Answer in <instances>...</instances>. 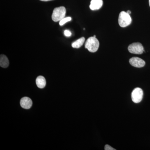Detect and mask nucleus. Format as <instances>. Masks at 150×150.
<instances>
[{
    "label": "nucleus",
    "instance_id": "f8f14e48",
    "mask_svg": "<svg viewBox=\"0 0 150 150\" xmlns=\"http://www.w3.org/2000/svg\"><path fill=\"white\" fill-rule=\"evenodd\" d=\"M71 18L70 17L64 18L62 19V20L60 21V22H59V25L62 26V25H64V24L67 23L68 22L71 21Z\"/></svg>",
    "mask_w": 150,
    "mask_h": 150
},
{
    "label": "nucleus",
    "instance_id": "f257e3e1",
    "mask_svg": "<svg viewBox=\"0 0 150 150\" xmlns=\"http://www.w3.org/2000/svg\"><path fill=\"white\" fill-rule=\"evenodd\" d=\"M85 48L92 53L96 52L99 47V42L96 37H91L86 41Z\"/></svg>",
    "mask_w": 150,
    "mask_h": 150
},
{
    "label": "nucleus",
    "instance_id": "6e6552de",
    "mask_svg": "<svg viewBox=\"0 0 150 150\" xmlns=\"http://www.w3.org/2000/svg\"><path fill=\"white\" fill-rule=\"evenodd\" d=\"M103 4V0H91L90 5V8L91 10H97L101 8Z\"/></svg>",
    "mask_w": 150,
    "mask_h": 150
},
{
    "label": "nucleus",
    "instance_id": "0eeeda50",
    "mask_svg": "<svg viewBox=\"0 0 150 150\" xmlns=\"http://www.w3.org/2000/svg\"><path fill=\"white\" fill-rule=\"evenodd\" d=\"M32 100L30 98L27 97H24L22 98L21 100V106L24 109H30L32 106Z\"/></svg>",
    "mask_w": 150,
    "mask_h": 150
},
{
    "label": "nucleus",
    "instance_id": "4468645a",
    "mask_svg": "<svg viewBox=\"0 0 150 150\" xmlns=\"http://www.w3.org/2000/svg\"><path fill=\"white\" fill-rule=\"evenodd\" d=\"M105 150H115V149L112 148V147L108 145H106L105 146Z\"/></svg>",
    "mask_w": 150,
    "mask_h": 150
},
{
    "label": "nucleus",
    "instance_id": "20e7f679",
    "mask_svg": "<svg viewBox=\"0 0 150 150\" xmlns=\"http://www.w3.org/2000/svg\"><path fill=\"white\" fill-rule=\"evenodd\" d=\"M128 50L131 54H141L144 51V47L140 43H134L130 44L128 47Z\"/></svg>",
    "mask_w": 150,
    "mask_h": 150
},
{
    "label": "nucleus",
    "instance_id": "f03ea898",
    "mask_svg": "<svg viewBox=\"0 0 150 150\" xmlns=\"http://www.w3.org/2000/svg\"><path fill=\"white\" fill-rule=\"evenodd\" d=\"M66 13V9L64 6L56 8L53 11L52 19L54 22H58L62 20L65 18Z\"/></svg>",
    "mask_w": 150,
    "mask_h": 150
},
{
    "label": "nucleus",
    "instance_id": "9d476101",
    "mask_svg": "<svg viewBox=\"0 0 150 150\" xmlns=\"http://www.w3.org/2000/svg\"><path fill=\"white\" fill-rule=\"evenodd\" d=\"M9 64V62L7 56L1 54L0 56V66L4 68H7Z\"/></svg>",
    "mask_w": 150,
    "mask_h": 150
},
{
    "label": "nucleus",
    "instance_id": "dca6fc26",
    "mask_svg": "<svg viewBox=\"0 0 150 150\" xmlns=\"http://www.w3.org/2000/svg\"><path fill=\"white\" fill-rule=\"evenodd\" d=\"M41 1H52V0H40Z\"/></svg>",
    "mask_w": 150,
    "mask_h": 150
},
{
    "label": "nucleus",
    "instance_id": "1a4fd4ad",
    "mask_svg": "<svg viewBox=\"0 0 150 150\" xmlns=\"http://www.w3.org/2000/svg\"><path fill=\"white\" fill-rule=\"evenodd\" d=\"M36 84L38 87L40 88H43L46 85V80L43 76H38L36 79Z\"/></svg>",
    "mask_w": 150,
    "mask_h": 150
},
{
    "label": "nucleus",
    "instance_id": "a211bd4d",
    "mask_svg": "<svg viewBox=\"0 0 150 150\" xmlns=\"http://www.w3.org/2000/svg\"><path fill=\"white\" fill-rule=\"evenodd\" d=\"M93 37H96V35H94Z\"/></svg>",
    "mask_w": 150,
    "mask_h": 150
},
{
    "label": "nucleus",
    "instance_id": "ddd939ff",
    "mask_svg": "<svg viewBox=\"0 0 150 150\" xmlns=\"http://www.w3.org/2000/svg\"><path fill=\"white\" fill-rule=\"evenodd\" d=\"M64 35L67 37H70L71 35V33L70 32L69 30H66L64 31Z\"/></svg>",
    "mask_w": 150,
    "mask_h": 150
},
{
    "label": "nucleus",
    "instance_id": "f3484780",
    "mask_svg": "<svg viewBox=\"0 0 150 150\" xmlns=\"http://www.w3.org/2000/svg\"><path fill=\"white\" fill-rule=\"evenodd\" d=\"M149 6L150 7V0H149Z\"/></svg>",
    "mask_w": 150,
    "mask_h": 150
},
{
    "label": "nucleus",
    "instance_id": "39448f33",
    "mask_svg": "<svg viewBox=\"0 0 150 150\" xmlns=\"http://www.w3.org/2000/svg\"><path fill=\"white\" fill-rule=\"evenodd\" d=\"M143 97V91L141 88L134 89L131 93L132 101L135 103H139L142 101Z\"/></svg>",
    "mask_w": 150,
    "mask_h": 150
},
{
    "label": "nucleus",
    "instance_id": "2eb2a0df",
    "mask_svg": "<svg viewBox=\"0 0 150 150\" xmlns=\"http://www.w3.org/2000/svg\"><path fill=\"white\" fill-rule=\"evenodd\" d=\"M126 13H127L129 14L130 15V14L131 13V11H128L127 12H126Z\"/></svg>",
    "mask_w": 150,
    "mask_h": 150
},
{
    "label": "nucleus",
    "instance_id": "9b49d317",
    "mask_svg": "<svg viewBox=\"0 0 150 150\" xmlns=\"http://www.w3.org/2000/svg\"><path fill=\"white\" fill-rule=\"evenodd\" d=\"M85 38L84 37L81 38L79 39L76 40L74 42L72 43L71 46L73 48H80L81 46H82L84 43Z\"/></svg>",
    "mask_w": 150,
    "mask_h": 150
},
{
    "label": "nucleus",
    "instance_id": "423d86ee",
    "mask_svg": "<svg viewBox=\"0 0 150 150\" xmlns=\"http://www.w3.org/2000/svg\"><path fill=\"white\" fill-rule=\"evenodd\" d=\"M129 63L131 66L137 68H142L146 64L144 61L138 57H133L131 58L129 60Z\"/></svg>",
    "mask_w": 150,
    "mask_h": 150
},
{
    "label": "nucleus",
    "instance_id": "7ed1b4c3",
    "mask_svg": "<svg viewBox=\"0 0 150 150\" xmlns=\"http://www.w3.org/2000/svg\"><path fill=\"white\" fill-rule=\"evenodd\" d=\"M132 19L130 15L125 11L120 13L118 17V23L121 27H126L131 23Z\"/></svg>",
    "mask_w": 150,
    "mask_h": 150
}]
</instances>
